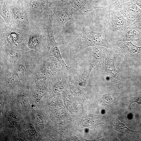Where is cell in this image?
I'll return each mask as SVG.
<instances>
[{"label":"cell","mask_w":141,"mask_h":141,"mask_svg":"<svg viewBox=\"0 0 141 141\" xmlns=\"http://www.w3.org/2000/svg\"><path fill=\"white\" fill-rule=\"evenodd\" d=\"M45 53L26 48L21 55L8 65L0 67L1 82L12 89L25 82L31 81L34 78L36 66Z\"/></svg>","instance_id":"1"},{"label":"cell","mask_w":141,"mask_h":141,"mask_svg":"<svg viewBox=\"0 0 141 141\" xmlns=\"http://www.w3.org/2000/svg\"><path fill=\"white\" fill-rule=\"evenodd\" d=\"M0 17V48L17 49L27 48L29 31L18 28L11 24L3 22Z\"/></svg>","instance_id":"2"},{"label":"cell","mask_w":141,"mask_h":141,"mask_svg":"<svg viewBox=\"0 0 141 141\" xmlns=\"http://www.w3.org/2000/svg\"><path fill=\"white\" fill-rule=\"evenodd\" d=\"M73 43V48L77 51L95 46L111 48L107 39L106 29L100 33L95 32L85 25L82 27Z\"/></svg>","instance_id":"3"},{"label":"cell","mask_w":141,"mask_h":141,"mask_svg":"<svg viewBox=\"0 0 141 141\" xmlns=\"http://www.w3.org/2000/svg\"><path fill=\"white\" fill-rule=\"evenodd\" d=\"M62 69L58 60L54 56L49 55L47 51L37 64L34 78L37 79L46 80Z\"/></svg>","instance_id":"4"},{"label":"cell","mask_w":141,"mask_h":141,"mask_svg":"<svg viewBox=\"0 0 141 141\" xmlns=\"http://www.w3.org/2000/svg\"><path fill=\"white\" fill-rule=\"evenodd\" d=\"M48 15L49 22L45 28L47 31L46 35L47 52L49 55L55 57L60 63L63 69H69L70 68L65 63L61 55L59 48V43L55 39L52 26L53 16L52 11L49 9L46 10Z\"/></svg>","instance_id":"5"},{"label":"cell","mask_w":141,"mask_h":141,"mask_svg":"<svg viewBox=\"0 0 141 141\" xmlns=\"http://www.w3.org/2000/svg\"><path fill=\"white\" fill-rule=\"evenodd\" d=\"M36 24H30L27 43V48L30 50L41 53H45L47 44L46 36L43 33L41 27Z\"/></svg>","instance_id":"6"},{"label":"cell","mask_w":141,"mask_h":141,"mask_svg":"<svg viewBox=\"0 0 141 141\" xmlns=\"http://www.w3.org/2000/svg\"><path fill=\"white\" fill-rule=\"evenodd\" d=\"M11 20L10 23L15 27L29 31L31 25L26 10L22 3L13 0L11 6Z\"/></svg>","instance_id":"7"},{"label":"cell","mask_w":141,"mask_h":141,"mask_svg":"<svg viewBox=\"0 0 141 141\" xmlns=\"http://www.w3.org/2000/svg\"><path fill=\"white\" fill-rule=\"evenodd\" d=\"M61 1V3L55 4V3L51 7V10L55 15L58 24L59 31L64 28L66 23L72 19L78 13L67 2L64 0Z\"/></svg>","instance_id":"8"},{"label":"cell","mask_w":141,"mask_h":141,"mask_svg":"<svg viewBox=\"0 0 141 141\" xmlns=\"http://www.w3.org/2000/svg\"><path fill=\"white\" fill-rule=\"evenodd\" d=\"M22 3L27 13L30 24H36L43 11L55 3L44 2L35 0H22Z\"/></svg>","instance_id":"9"},{"label":"cell","mask_w":141,"mask_h":141,"mask_svg":"<svg viewBox=\"0 0 141 141\" xmlns=\"http://www.w3.org/2000/svg\"><path fill=\"white\" fill-rule=\"evenodd\" d=\"M105 9L107 11V26L109 29L120 32L130 24L123 15L116 9Z\"/></svg>","instance_id":"10"},{"label":"cell","mask_w":141,"mask_h":141,"mask_svg":"<svg viewBox=\"0 0 141 141\" xmlns=\"http://www.w3.org/2000/svg\"><path fill=\"white\" fill-rule=\"evenodd\" d=\"M115 9L122 14L130 24L134 25L140 19L141 9L130 1L121 4Z\"/></svg>","instance_id":"11"},{"label":"cell","mask_w":141,"mask_h":141,"mask_svg":"<svg viewBox=\"0 0 141 141\" xmlns=\"http://www.w3.org/2000/svg\"><path fill=\"white\" fill-rule=\"evenodd\" d=\"M116 60L113 51L109 48L105 58V70L108 73L112 81L117 85H120L121 84L120 78L115 65Z\"/></svg>","instance_id":"12"},{"label":"cell","mask_w":141,"mask_h":141,"mask_svg":"<svg viewBox=\"0 0 141 141\" xmlns=\"http://www.w3.org/2000/svg\"><path fill=\"white\" fill-rule=\"evenodd\" d=\"M109 48L100 46H92V51L90 62L101 70H105V62Z\"/></svg>","instance_id":"13"},{"label":"cell","mask_w":141,"mask_h":141,"mask_svg":"<svg viewBox=\"0 0 141 141\" xmlns=\"http://www.w3.org/2000/svg\"><path fill=\"white\" fill-rule=\"evenodd\" d=\"M26 48L17 49L8 48H0V67L8 65L12 60L21 55Z\"/></svg>","instance_id":"14"},{"label":"cell","mask_w":141,"mask_h":141,"mask_svg":"<svg viewBox=\"0 0 141 141\" xmlns=\"http://www.w3.org/2000/svg\"><path fill=\"white\" fill-rule=\"evenodd\" d=\"M67 2L82 15L92 16L94 13L92 0H71Z\"/></svg>","instance_id":"15"},{"label":"cell","mask_w":141,"mask_h":141,"mask_svg":"<svg viewBox=\"0 0 141 141\" xmlns=\"http://www.w3.org/2000/svg\"><path fill=\"white\" fill-rule=\"evenodd\" d=\"M119 42H138L141 38V32L133 25L130 24L120 32Z\"/></svg>","instance_id":"16"},{"label":"cell","mask_w":141,"mask_h":141,"mask_svg":"<svg viewBox=\"0 0 141 141\" xmlns=\"http://www.w3.org/2000/svg\"><path fill=\"white\" fill-rule=\"evenodd\" d=\"M94 66L90 62L88 65L81 68L74 75L72 74V80H75L80 86H86L91 72Z\"/></svg>","instance_id":"17"},{"label":"cell","mask_w":141,"mask_h":141,"mask_svg":"<svg viewBox=\"0 0 141 141\" xmlns=\"http://www.w3.org/2000/svg\"><path fill=\"white\" fill-rule=\"evenodd\" d=\"M114 49L120 52L128 54H136L141 51V46L133 44L131 42H119L113 46Z\"/></svg>","instance_id":"18"},{"label":"cell","mask_w":141,"mask_h":141,"mask_svg":"<svg viewBox=\"0 0 141 141\" xmlns=\"http://www.w3.org/2000/svg\"><path fill=\"white\" fill-rule=\"evenodd\" d=\"M13 0H0V15L7 24L11 20V6Z\"/></svg>","instance_id":"19"},{"label":"cell","mask_w":141,"mask_h":141,"mask_svg":"<svg viewBox=\"0 0 141 141\" xmlns=\"http://www.w3.org/2000/svg\"><path fill=\"white\" fill-rule=\"evenodd\" d=\"M115 124L116 129L124 134L128 135H133L136 133V131L131 130L127 127L124 124L120 122L117 118Z\"/></svg>","instance_id":"20"},{"label":"cell","mask_w":141,"mask_h":141,"mask_svg":"<svg viewBox=\"0 0 141 141\" xmlns=\"http://www.w3.org/2000/svg\"><path fill=\"white\" fill-rule=\"evenodd\" d=\"M111 0H93V2L95 8H100L105 9L110 4L109 2Z\"/></svg>","instance_id":"21"},{"label":"cell","mask_w":141,"mask_h":141,"mask_svg":"<svg viewBox=\"0 0 141 141\" xmlns=\"http://www.w3.org/2000/svg\"><path fill=\"white\" fill-rule=\"evenodd\" d=\"M131 0H116L115 2L110 4L107 9H116L121 4L128 2Z\"/></svg>","instance_id":"22"},{"label":"cell","mask_w":141,"mask_h":141,"mask_svg":"<svg viewBox=\"0 0 141 141\" xmlns=\"http://www.w3.org/2000/svg\"><path fill=\"white\" fill-rule=\"evenodd\" d=\"M130 104L129 107L132 103H137L139 104H141V95L131 97L129 100Z\"/></svg>","instance_id":"23"},{"label":"cell","mask_w":141,"mask_h":141,"mask_svg":"<svg viewBox=\"0 0 141 141\" xmlns=\"http://www.w3.org/2000/svg\"><path fill=\"white\" fill-rule=\"evenodd\" d=\"M27 130L29 134L32 136H34L36 132L34 128L32 125H30L27 127Z\"/></svg>","instance_id":"24"},{"label":"cell","mask_w":141,"mask_h":141,"mask_svg":"<svg viewBox=\"0 0 141 141\" xmlns=\"http://www.w3.org/2000/svg\"><path fill=\"white\" fill-rule=\"evenodd\" d=\"M37 120L38 124L40 126H43V118L39 114L37 115Z\"/></svg>","instance_id":"25"},{"label":"cell","mask_w":141,"mask_h":141,"mask_svg":"<svg viewBox=\"0 0 141 141\" xmlns=\"http://www.w3.org/2000/svg\"><path fill=\"white\" fill-rule=\"evenodd\" d=\"M130 1L135 4L141 9V0H131Z\"/></svg>","instance_id":"26"},{"label":"cell","mask_w":141,"mask_h":141,"mask_svg":"<svg viewBox=\"0 0 141 141\" xmlns=\"http://www.w3.org/2000/svg\"><path fill=\"white\" fill-rule=\"evenodd\" d=\"M35 0L39 1L40 2H44L55 3V1L57 0Z\"/></svg>","instance_id":"27"},{"label":"cell","mask_w":141,"mask_h":141,"mask_svg":"<svg viewBox=\"0 0 141 141\" xmlns=\"http://www.w3.org/2000/svg\"><path fill=\"white\" fill-rule=\"evenodd\" d=\"M20 2L21 3L22 2V0H17Z\"/></svg>","instance_id":"28"}]
</instances>
